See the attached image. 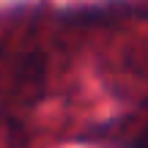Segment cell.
Here are the masks:
<instances>
[{"label":"cell","instance_id":"1","mask_svg":"<svg viewBox=\"0 0 148 148\" xmlns=\"http://www.w3.org/2000/svg\"><path fill=\"white\" fill-rule=\"evenodd\" d=\"M132 148H148V123L143 126V132L137 134V140L132 143Z\"/></svg>","mask_w":148,"mask_h":148}]
</instances>
